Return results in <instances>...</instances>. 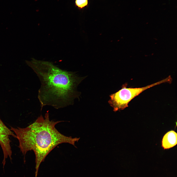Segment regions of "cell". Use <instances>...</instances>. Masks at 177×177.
Returning <instances> with one entry per match:
<instances>
[{
    "mask_svg": "<svg viewBox=\"0 0 177 177\" xmlns=\"http://www.w3.org/2000/svg\"><path fill=\"white\" fill-rule=\"evenodd\" d=\"M26 62L40 82L38 98L41 110L46 105L57 109L64 108L73 105L78 98L80 93L77 87L84 77L61 69L51 62L34 59Z\"/></svg>",
    "mask_w": 177,
    "mask_h": 177,
    "instance_id": "1",
    "label": "cell"
},
{
    "mask_svg": "<svg viewBox=\"0 0 177 177\" xmlns=\"http://www.w3.org/2000/svg\"><path fill=\"white\" fill-rule=\"evenodd\" d=\"M61 121L50 120L49 113H45L44 118L41 115L32 123L25 128L11 127L19 142V148L24 156L29 151L32 150L35 156V177H37L41 163L56 147L62 143H68L76 148L75 143L80 138H73L60 133L55 127Z\"/></svg>",
    "mask_w": 177,
    "mask_h": 177,
    "instance_id": "2",
    "label": "cell"
},
{
    "mask_svg": "<svg viewBox=\"0 0 177 177\" xmlns=\"http://www.w3.org/2000/svg\"><path fill=\"white\" fill-rule=\"evenodd\" d=\"M172 78L169 76L165 79L144 87L127 88L123 85L122 88L116 93L110 95L108 103L115 112L123 110L128 106L129 102L135 97L146 89L161 83L171 82Z\"/></svg>",
    "mask_w": 177,
    "mask_h": 177,
    "instance_id": "3",
    "label": "cell"
},
{
    "mask_svg": "<svg viewBox=\"0 0 177 177\" xmlns=\"http://www.w3.org/2000/svg\"><path fill=\"white\" fill-rule=\"evenodd\" d=\"M10 136L16 138V135L8 128L0 118V145L3 154V159L2 163L4 167L6 160L9 157L12 160V151L11 146Z\"/></svg>",
    "mask_w": 177,
    "mask_h": 177,
    "instance_id": "4",
    "label": "cell"
},
{
    "mask_svg": "<svg viewBox=\"0 0 177 177\" xmlns=\"http://www.w3.org/2000/svg\"><path fill=\"white\" fill-rule=\"evenodd\" d=\"M162 147L164 149L172 148L177 143V133L174 131L167 133L164 136L162 141Z\"/></svg>",
    "mask_w": 177,
    "mask_h": 177,
    "instance_id": "5",
    "label": "cell"
},
{
    "mask_svg": "<svg viewBox=\"0 0 177 177\" xmlns=\"http://www.w3.org/2000/svg\"><path fill=\"white\" fill-rule=\"evenodd\" d=\"M75 5L78 8L81 9L88 6V0H75Z\"/></svg>",
    "mask_w": 177,
    "mask_h": 177,
    "instance_id": "6",
    "label": "cell"
}]
</instances>
